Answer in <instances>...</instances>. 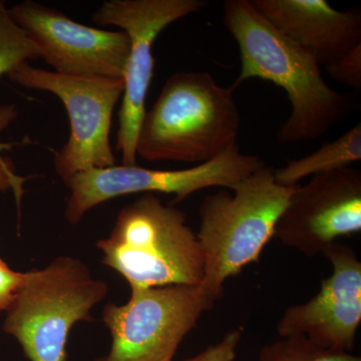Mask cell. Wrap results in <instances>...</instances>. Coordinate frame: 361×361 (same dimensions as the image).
I'll list each match as a JSON object with an SVG mask.
<instances>
[{
    "label": "cell",
    "instance_id": "6da1fadb",
    "mask_svg": "<svg viewBox=\"0 0 361 361\" xmlns=\"http://www.w3.org/2000/svg\"><path fill=\"white\" fill-rule=\"evenodd\" d=\"M224 25L241 56V73L232 87L259 78L281 87L288 96L291 113L278 133L280 142L318 139L355 110L350 97L325 82L316 59L271 25L251 0L226 1Z\"/></svg>",
    "mask_w": 361,
    "mask_h": 361
},
{
    "label": "cell",
    "instance_id": "7a4b0ae2",
    "mask_svg": "<svg viewBox=\"0 0 361 361\" xmlns=\"http://www.w3.org/2000/svg\"><path fill=\"white\" fill-rule=\"evenodd\" d=\"M234 90L204 71L171 75L142 118L137 157L200 165L238 145L241 118Z\"/></svg>",
    "mask_w": 361,
    "mask_h": 361
},
{
    "label": "cell",
    "instance_id": "3957f363",
    "mask_svg": "<svg viewBox=\"0 0 361 361\" xmlns=\"http://www.w3.org/2000/svg\"><path fill=\"white\" fill-rule=\"evenodd\" d=\"M298 187L278 184L274 171L264 166L239 182L233 193L221 189L204 199L197 238L205 260L202 286L211 295L219 300L226 280L259 262Z\"/></svg>",
    "mask_w": 361,
    "mask_h": 361
},
{
    "label": "cell",
    "instance_id": "277c9868",
    "mask_svg": "<svg viewBox=\"0 0 361 361\" xmlns=\"http://www.w3.org/2000/svg\"><path fill=\"white\" fill-rule=\"evenodd\" d=\"M186 214L145 194L123 207L108 238L97 243L103 263L132 289L200 285L205 260Z\"/></svg>",
    "mask_w": 361,
    "mask_h": 361
},
{
    "label": "cell",
    "instance_id": "5b68a950",
    "mask_svg": "<svg viewBox=\"0 0 361 361\" xmlns=\"http://www.w3.org/2000/svg\"><path fill=\"white\" fill-rule=\"evenodd\" d=\"M108 292V284L94 277L84 261L59 256L42 269L25 272L2 329L30 361H68L71 329L90 320Z\"/></svg>",
    "mask_w": 361,
    "mask_h": 361
},
{
    "label": "cell",
    "instance_id": "8992f818",
    "mask_svg": "<svg viewBox=\"0 0 361 361\" xmlns=\"http://www.w3.org/2000/svg\"><path fill=\"white\" fill-rule=\"evenodd\" d=\"M217 300L202 284L132 289L127 303L104 306L111 345L94 361H173L185 337Z\"/></svg>",
    "mask_w": 361,
    "mask_h": 361
},
{
    "label": "cell",
    "instance_id": "52a82bcc",
    "mask_svg": "<svg viewBox=\"0 0 361 361\" xmlns=\"http://www.w3.org/2000/svg\"><path fill=\"white\" fill-rule=\"evenodd\" d=\"M6 75L21 87L56 94L65 106L71 135L54 155L56 174L63 182L78 173L116 165L110 133L114 110L125 90L123 78L71 77L28 63Z\"/></svg>",
    "mask_w": 361,
    "mask_h": 361
},
{
    "label": "cell",
    "instance_id": "ba28073f",
    "mask_svg": "<svg viewBox=\"0 0 361 361\" xmlns=\"http://www.w3.org/2000/svg\"><path fill=\"white\" fill-rule=\"evenodd\" d=\"M264 166L257 156L242 154L235 145L213 160L183 170H153L137 165L92 169L65 180L71 190L66 220L77 225L90 209L125 195H174V203H179L208 188L232 190Z\"/></svg>",
    "mask_w": 361,
    "mask_h": 361
},
{
    "label": "cell",
    "instance_id": "9c48e42d",
    "mask_svg": "<svg viewBox=\"0 0 361 361\" xmlns=\"http://www.w3.org/2000/svg\"><path fill=\"white\" fill-rule=\"evenodd\" d=\"M206 6L203 0H110L92 14V20L97 25L122 28L130 39L116 145V151L122 155L123 165H137L135 144L153 78L154 42L167 26L199 13Z\"/></svg>",
    "mask_w": 361,
    "mask_h": 361
},
{
    "label": "cell",
    "instance_id": "30bf717a",
    "mask_svg": "<svg viewBox=\"0 0 361 361\" xmlns=\"http://www.w3.org/2000/svg\"><path fill=\"white\" fill-rule=\"evenodd\" d=\"M8 11L39 47L40 58L54 73L71 77L123 78L130 44L123 30L80 25L61 11L30 0Z\"/></svg>",
    "mask_w": 361,
    "mask_h": 361
},
{
    "label": "cell",
    "instance_id": "8fae6325",
    "mask_svg": "<svg viewBox=\"0 0 361 361\" xmlns=\"http://www.w3.org/2000/svg\"><path fill=\"white\" fill-rule=\"evenodd\" d=\"M361 230V172L346 167L299 185L275 227L280 243L306 257L322 254L342 236Z\"/></svg>",
    "mask_w": 361,
    "mask_h": 361
},
{
    "label": "cell",
    "instance_id": "7c38bea8",
    "mask_svg": "<svg viewBox=\"0 0 361 361\" xmlns=\"http://www.w3.org/2000/svg\"><path fill=\"white\" fill-rule=\"evenodd\" d=\"M322 254L331 264V275L310 300L284 311L277 334L305 336L323 348L350 353L361 323V262L351 247L337 242Z\"/></svg>",
    "mask_w": 361,
    "mask_h": 361
},
{
    "label": "cell",
    "instance_id": "4fadbf2b",
    "mask_svg": "<svg viewBox=\"0 0 361 361\" xmlns=\"http://www.w3.org/2000/svg\"><path fill=\"white\" fill-rule=\"evenodd\" d=\"M271 25L329 65L361 44V13L334 9L326 0H251Z\"/></svg>",
    "mask_w": 361,
    "mask_h": 361
},
{
    "label": "cell",
    "instance_id": "5bb4252c",
    "mask_svg": "<svg viewBox=\"0 0 361 361\" xmlns=\"http://www.w3.org/2000/svg\"><path fill=\"white\" fill-rule=\"evenodd\" d=\"M361 160V123H356L336 141L325 142L317 151L291 160L285 167L274 171L275 180L283 186H295L306 177L351 167Z\"/></svg>",
    "mask_w": 361,
    "mask_h": 361
},
{
    "label": "cell",
    "instance_id": "9a60e30c",
    "mask_svg": "<svg viewBox=\"0 0 361 361\" xmlns=\"http://www.w3.org/2000/svg\"><path fill=\"white\" fill-rule=\"evenodd\" d=\"M258 361H361L360 356L323 348L307 337H280L261 348Z\"/></svg>",
    "mask_w": 361,
    "mask_h": 361
},
{
    "label": "cell",
    "instance_id": "2e32d148",
    "mask_svg": "<svg viewBox=\"0 0 361 361\" xmlns=\"http://www.w3.org/2000/svg\"><path fill=\"white\" fill-rule=\"evenodd\" d=\"M39 58V47L13 20L4 2L0 1V75Z\"/></svg>",
    "mask_w": 361,
    "mask_h": 361
},
{
    "label": "cell",
    "instance_id": "e0dca14e",
    "mask_svg": "<svg viewBox=\"0 0 361 361\" xmlns=\"http://www.w3.org/2000/svg\"><path fill=\"white\" fill-rule=\"evenodd\" d=\"M16 116L13 106H0V133L6 129ZM14 145H18V142H0V192H13L16 204L20 209L21 199L25 193L23 184L26 179L16 174L13 164L9 159L2 155L4 151L11 149Z\"/></svg>",
    "mask_w": 361,
    "mask_h": 361
},
{
    "label": "cell",
    "instance_id": "ac0fdd59",
    "mask_svg": "<svg viewBox=\"0 0 361 361\" xmlns=\"http://www.w3.org/2000/svg\"><path fill=\"white\" fill-rule=\"evenodd\" d=\"M330 78L355 90L361 87V44L325 66Z\"/></svg>",
    "mask_w": 361,
    "mask_h": 361
},
{
    "label": "cell",
    "instance_id": "d6986e66",
    "mask_svg": "<svg viewBox=\"0 0 361 361\" xmlns=\"http://www.w3.org/2000/svg\"><path fill=\"white\" fill-rule=\"evenodd\" d=\"M242 336L243 329H233L218 343L209 345L198 355L183 361H234Z\"/></svg>",
    "mask_w": 361,
    "mask_h": 361
},
{
    "label": "cell",
    "instance_id": "ffe728a7",
    "mask_svg": "<svg viewBox=\"0 0 361 361\" xmlns=\"http://www.w3.org/2000/svg\"><path fill=\"white\" fill-rule=\"evenodd\" d=\"M25 272H18L0 259V313L6 312L20 288Z\"/></svg>",
    "mask_w": 361,
    "mask_h": 361
}]
</instances>
